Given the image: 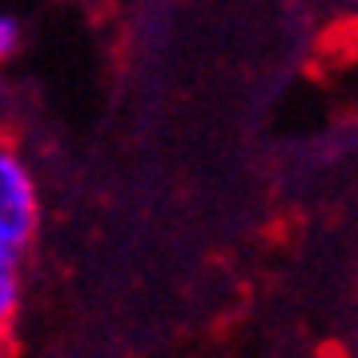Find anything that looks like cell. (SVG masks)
Instances as JSON below:
<instances>
[{
	"mask_svg": "<svg viewBox=\"0 0 358 358\" xmlns=\"http://www.w3.org/2000/svg\"><path fill=\"white\" fill-rule=\"evenodd\" d=\"M36 229V189L13 145H0V262H17Z\"/></svg>",
	"mask_w": 358,
	"mask_h": 358,
	"instance_id": "obj_1",
	"label": "cell"
},
{
	"mask_svg": "<svg viewBox=\"0 0 358 358\" xmlns=\"http://www.w3.org/2000/svg\"><path fill=\"white\" fill-rule=\"evenodd\" d=\"M17 262H0V338L8 334L13 314H17Z\"/></svg>",
	"mask_w": 358,
	"mask_h": 358,
	"instance_id": "obj_2",
	"label": "cell"
},
{
	"mask_svg": "<svg viewBox=\"0 0 358 358\" xmlns=\"http://www.w3.org/2000/svg\"><path fill=\"white\" fill-rule=\"evenodd\" d=\"M20 45V20L8 17V13H0V61H8Z\"/></svg>",
	"mask_w": 358,
	"mask_h": 358,
	"instance_id": "obj_3",
	"label": "cell"
}]
</instances>
